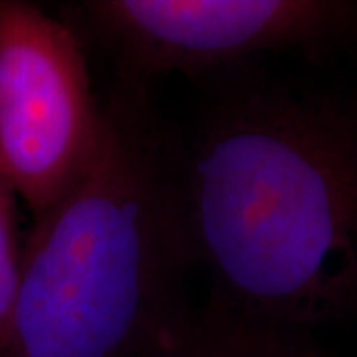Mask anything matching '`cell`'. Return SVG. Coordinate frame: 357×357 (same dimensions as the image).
Segmentation results:
<instances>
[{
  "label": "cell",
  "instance_id": "6da1fadb",
  "mask_svg": "<svg viewBox=\"0 0 357 357\" xmlns=\"http://www.w3.org/2000/svg\"><path fill=\"white\" fill-rule=\"evenodd\" d=\"M177 135L195 266L211 300L312 332L357 318V91L248 66Z\"/></svg>",
  "mask_w": 357,
  "mask_h": 357
},
{
  "label": "cell",
  "instance_id": "7a4b0ae2",
  "mask_svg": "<svg viewBox=\"0 0 357 357\" xmlns=\"http://www.w3.org/2000/svg\"><path fill=\"white\" fill-rule=\"evenodd\" d=\"M192 266L177 135L117 79L88 171L24 234L0 357H143L191 314Z\"/></svg>",
  "mask_w": 357,
  "mask_h": 357
},
{
  "label": "cell",
  "instance_id": "3957f363",
  "mask_svg": "<svg viewBox=\"0 0 357 357\" xmlns=\"http://www.w3.org/2000/svg\"><path fill=\"white\" fill-rule=\"evenodd\" d=\"M117 79H211L266 54L332 56L357 46V0H82L60 8Z\"/></svg>",
  "mask_w": 357,
  "mask_h": 357
},
{
  "label": "cell",
  "instance_id": "5b68a950",
  "mask_svg": "<svg viewBox=\"0 0 357 357\" xmlns=\"http://www.w3.org/2000/svg\"><path fill=\"white\" fill-rule=\"evenodd\" d=\"M143 357H324L312 332L250 318L206 300Z\"/></svg>",
  "mask_w": 357,
  "mask_h": 357
},
{
  "label": "cell",
  "instance_id": "8992f818",
  "mask_svg": "<svg viewBox=\"0 0 357 357\" xmlns=\"http://www.w3.org/2000/svg\"><path fill=\"white\" fill-rule=\"evenodd\" d=\"M22 241L18 227V211H16V195L0 173V337L4 333L10 306H13Z\"/></svg>",
  "mask_w": 357,
  "mask_h": 357
},
{
  "label": "cell",
  "instance_id": "277c9868",
  "mask_svg": "<svg viewBox=\"0 0 357 357\" xmlns=\"http://www.w3.org/2000/svg\"><path fill=\"white\" fill-rule=\"evenodd\" d=\"M102 137L103 102L74 28L32 2L0 0V173L32 218L82 178Z\"/></svg>",
  "mask_w": 357,
  "mask_h": 357
}]
</instances>
